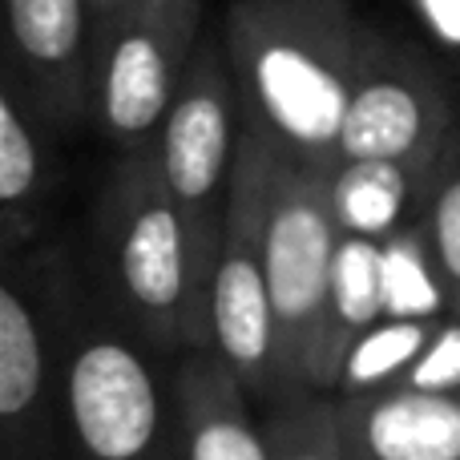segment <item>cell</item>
<instances>
[{"label":"cell","instance_id":"5b68a950","mask_svg":"<svg viewBox=\"0 0 460 460\" xmlns=\"http://www.w3.org/2000/svg\"><path fill=\"white\" fill-rule=\"evenodd\" d=\"M65 460H178L174 380L89 283L65 388Z\"/></svg>","mask_w":460,"mask_h":460},{"label":"cell","instance_id":"8fae6325","mask_svg":"<svg viewBox=\"0 0 460 460\" xmlns=\"http://www.w3.org/2000/svg\"><path fill=\"white\" fill-rule=\"evenodd\" d=\"M57 129L29 102L13 73L0 77V254H21L49 238L61 186Z\"/></svg>","mask_w":460,"mask_h":460},{"label":"cell","instance_id":"277c9868","mask_svg":"<svg viewBox=\"0 0 460 460\" xmlns=\"http://www.w3.org/2000/svg\"><path fill=\"white\" fill-rule=\"evenodd\" d=\"M335 170L307 166L275 146L262 215V267L275 311V400L332 392L327 380V319L340 259Z\"/></svg>","mask_w":460,"mask_h":460},{"label":"cell","instance_id":"ac0fdd59","mask_svg":"<svg viewBox=\"0 0 460 460\" xmlns=\"http://www.w3.org/2000/svg\"><path fill=\"white\" fill-rule=\"evenodd\" d=\"M262 437H267L270 460H348L340 396H327V392L267 404Z\"/></svg>","mask_w":460,"mask_h":460},{"label":"cell","instance_id":"5bb4252c","mask_svg":"<svg viewBox=\"0 0 460 460\" xmlns=\"http://www.w3.org/2000/svg\"><path fill=\"white\" fill-rule=\"evenodd\" d=\"M388 246L380 238L343 234L340 259H335L332 283V319H327V380L332 392L340 388V372L348 351L372 332L380 319H388Z\"/></svg>","mask_w":460,"mask_h":460},{"label":"cell","instance_id":"2e32d148","mask_svg":"<svg viewBox=\"0 0 460 460\" xmlns=\"http://www.w3.org/2000/svg\"><path fill=\"white\" fill-rule=\"evenodd\" d=\"M440 319L429 315H388L348 351L340 372V388L335 396H367L400 384L412 364L429 351V343L437 340Z\"/></svg>","mask_w":460,"mask_h":460},{"label":"cell","instance_id":"9a60e30c","mask_svg":"<svg viewBox=\"0 0 460 460\" xmlns=\"http://www.w3.org/2000/svg\"><path fill=\"white\" fill-rule=\"evenodd\" d=\"M432 170L400 162H343L332 174L335 215L343 234H364L388 243L408 223L420 218Z\"/></svg>","mask_w":460,"mask_h":460},{"label":"cell","instance_id":"52a82bcc","mask_svg":"<svg viewBox=\"0 0 460 460\" xmlns=\"http://www.w3.org/2000/svg\"><path fill=\"white\" fill-rule=\"evenodd\" d=\"M243 126V93L230 73L223 40H199L158 129V158L170 194L190 223L210 270L223 251L230 178L238 166Z\"/></svg>","mask_w":460,"mask_h":460},{"label":"cell","instance_id":"9c48e42d","mask_svg":"<svg viewBox=\"0 0 460 460\" xmlns=\"http://www.w3.org/2000/svg\"><path fill=\"white\" fill-rule=\"evenodd\" d=\"M460 126L440 65L408 40H376L340 134L343 162H400L432 170Z\"/></svg>","mask_w":460,"mask_h":460},{"label":"cell","instance_id":"e0dca14e","mask_svg":"<svg viewBox=\"0 0 460 460\" xmlns=\"http://www.w3.org/2000/svg\"><path fill=\"white\" fill-rule=\"evenodd\" d=\"M420 230L445 315L460 319V126L453 129L445 154L437 158V166L429 174Z\"/></svg>","mask_w":460,"mask_h":460},{"label":"cell","instance_id":"7a4b0ae2","mask_svg":"<svg viewBox=\"0 0 460 460\" xmlns=\"http://www.w3.org/2000/svg\"><path fill=\"white\" fill-rule=\"evenodd\" d=\"M89 254L93 295L154 356L215 348V270L166 186L158 142L118 154L110 166L89 215Z\"/></svg>","mask_w":460,"mask_h":460},{"label":"cell","instance_id":"3957f363","mask_svg":"<svg viewBox=\"0 0 460 460\" xmlns=\"http://www.w3.org/2000/svg\"><path fill=\"white\" fill-rule=\"evenodd\" d=\"M85 299L57 238L0 254V460H65V388Z\"/></svg>","mask_w":460,"mask_h":460},{"label":"cell","instance_id":"ba28073f","mask_svg":"<svg viewBox=\"0 0 460 460\" xmlns=\"http://www.w3.org/2000/svg\"><path fill=\"white\" fill-rule=\"evenodd\" d=\"M199 24L202 0H126L93 37V126L118 154L158 142Z\"/></svg>","mask_w":460,"mask_h":460},{"label":"cell","instance_id":"d6986e66","mask_svg":"<svg viewBox=\"0 0 460 460\" xmlns=\"http://www.w3.org/2000/svg\"><path fill=\"white\" fill-rule=\"evenodd\" d=\"M408 8L420 21V29L429 32L432 45L448 61H460V0H408Z\"/></svg>","mask_w":460,"mask_h":460},{"label":"cell","instance_id":"7c38bea8","mask_svg":"<svg viewBox=\"0 0 460 460\" xmlns=\"http://www.w3.org/2000/svg\"><path fill=\"white\" fill-rule=\"evenodd\" d=\"M348 460H460V388H392L340 396Z\"/></svg>","mask_w":460,"mask_h":460},{"label":"cell","instance_id":"4fadbf2b","mask_svg":"<svg viewBox=\"0 0 460 460\" xmlns=\"http://www.w3.org/2000/svg\"><path fill=\"white\" fill-rule=\"evenodd\" d=\"M178 408V460H270L246 388L215 348L178 356L170 367Z\"/></svg>","mask_w":460,"mask_h":460},{"label":"cell","instance_id":"8992f818","mask_svg":"<svg viewBox=\"0 0 460 460\" xmlns=\"http://www.w3.org/2000/svg\"><path fill=\"white\" fill-rule=\"evenodd\" d=\"M275 142L246 121L238 166L230 178L223 251L210 279V335L215 351L238 376L254 404L275 400V311H270L267 267H262V215Z\"/></svg>","mask_w":460,"mask_h":460},{"label":"cell","instance_id":"30bf717a","mask_svg":"<svg viewBox=\"0 0 460 460\" xmlns=\"http://www.w3.org/2000/svg\"><path fill=\"white\" fill-rule=\"evenodd\" d=\"M8 61L57 134L93 121V13L89 0H4Z\"/></svg>","mask_w":460,"mask_h":460},{"label":"cell","instance_id":"ffe728a7","mask_svg":"<svg viewBox=\"0 0 460 460\" xmlns=\"http://www.w3.org/2000/svg\"><path fill=\"white\" fill-rule=\"evenodd\" d=\"M121 8H126V0H89V13H93V37L121 13Z\"/></svg>","mask_w":460,"mask_h":460},{"label":"cell","instance_id":"6da1fadb","mask_svg":"<svg viewBox=\"0 0 460 460\" xmlns=\"http://www.w3.org/2000/svg\"><path fill=\"white\" fill-rule=\"evenodd\" d=\"M380 32L351 0H234L223 49L243 113L283 154L340 166V134Z\"/></svg>","mask_w":460,"mask_h":460}]
</instances>
